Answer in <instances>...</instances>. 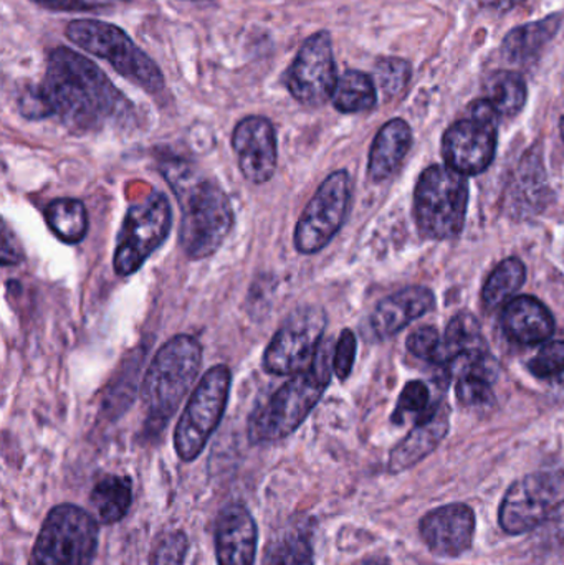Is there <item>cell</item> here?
Wrapping results in <instances>:
<instances>
[{
	"mask_svg": "<svg viewBox=\"0 0 564 565\" xmlns=\"http://www.w3.org/2000/svg\"><path fill=\"white\" fill-rule=\"evenodd\" d=\"M560 23H562V17L555 13V15L546 17L539 22L517 26L503 40V58L513 65L535 62L536 56L558 32Z\"/></svg>",
	"mask_w": 564,
	"mask_h": 565,
	"instance_id": "23",
	"label": "cell"
},
{
	"mask_svg": "<svg viewBox=\"0 0 564 565\" xmlns=\"http://www.w3.org/2000/svg\"><path fill=\"white\" fill-rule=\"evenodd\" d=\"M181 205L179 245L189 260H204L224 244L234 227V211L217 182L199 178L185 164H171L166 172Z\"/></svg>",
	"mask_w": 564,
	"mask_h": 565,
	"instance_id": "2",
	"label": "cell"
},
{
	"mask_svg": "<svg viewBox=\"0 0 564 565\" xmlns=\"http://www.w3.org/2000/svg\"><path fill=\"white\" fill-rule=\"evenodd\" d=\"M43 9L56 10V12H68V10H93L98 9L99 3L93 0H32Z\"/></svg>",
	"mask_w": 564,
	"mask_h": 565,
	"instance_id": "38",
	"label": "cell"
},
{
	"mask_svg": "<svg viewBox=\"0 0 564 565\" xmlns=\"http://www.w3.org/2000/svg\"><path fill=\"white\" fill-rule=\"evenodd\" d=\"M556 513L560 514V518H562V527H563V537H564V503L558 504V507L555 508Z\"/></svg>",
	"mask_w": 564,
	"mask_h": 565,
	"instance_id": "41",
	"label": "cell"
},
{
	"mask_svg": "<svg viewBox=\"0 0 564 565\" xmlns=\"http://www.w3.org/2000/svg\"><path fill=\"white\" fill-rule=\"evenodd\" d=\"M89 501L103 524L118 523L126 516L132 503L131 480L108 475L95 484Z\"/></svg>",
	"mask_w": 564,
	"mask_h": 565,
	"instance_id": "24",
	"label": "cell"
},
{
	"mask_svg": "<svg viewBox=\"0 0 564 565\" xmlns=\"http://www.w3.org/2000/svg\"><path fill=\"white\" fill-rule=\"evenodd\" d=\"M50 231L63 244H79L88 232V214L78 199H55L45 209Z\"/></svg>",
	"mask_w": 564,
	"mask_h": 565,
	"instance_id": "25",
	"label": "cell"
},
{
	"mask_svg": "<svg viewBox=\"0 0 564 565\" xmlns=\"http://www.w3.org/2000/svg\"><path fill=\"white\" fill-rule=\"evenodd\" d=\"M377 85L386 96H396L406 88L411 79V65L396 56H384L374 66Z\"/></svg>",
	"mask_w": 564,
	"mask_h": 565,
	"instance_id": "31",
	"label": "cell"
},
{
	"mask_svg": "<svg viewBox=\"0 0 564 565\" xmlns=\"http://www.w3.org/2000/svg\"><path fill=\"white\" fill-rule=\"evenodd\" d=\"M334 345L324 339L313 364L300 374L291 375L265 404L258 405L248 420L252 444H272L294 434L317 407L331 382Z\"/></svg>",
	"mask_w": 564,
	"mask_h": 565,
	"instance_id": "3",
	"label": "cell"
},
{
	"mask_svg": "<svg viewBox=\"0 0 564 565\" xmlns=\"http://www.w3.org/2000/svg\"><path fill=\"white\" fill-rule=\"evenodd\" d=\"M436 305L434 292L424 286H409L377 302L370 318L371 329L380 339L393 338Z\"/></svg>",
	"mask_w": 564,
	"mask_h": 565,
	"instance_id": "18",
	"label": "cell"
},
{
	"mask_svg": "<svg viewBox=\"0 0 564 565\" xmlns=\"http://www.w3.org/2000/svg\"><path fill=\"white\" fill-rule=\"evenodd\" d=\"M338 78L333 40L330 32L320 30L298 50L288 72V92L301 105L318 108L331 99Z\"/></svg>",
	"mask_w": 564,
	"mask_h": 565,
	"instance_id": "12",
	"label": "cell"
},
{
	"mask_svg": "<svg viewBox=\"0 0 564 565\" xmlns=\"http://www.w3.org/2000/svg\"><path fill=\"white\" fill-rule=\"evenodd\" d=\"M469 207V182L449 166H430L414 192V214L421 234L449 241L462 232Z\"/></svg>",
	"mask_w": 564,
	"mask_h": 565,
	"instance_id": "6",
	"label": "cell"
},
{
	"mask_svg": "<svg viewBox=\"0 0 564 565\" xmlns=\"http://www.w3.org/2000/svg\"><path fill=\"white\" fill-rule=\"evenodd\" d=\"M232 148L242 174L252 184H265L274 178L278 164L277 132L270 119L247 116L232 132Z\"/></svg>",
	"mask_w": 564,
	"mask_h": 565,
	"instance_id": "15",
	"label": "cell"
},
{
	"mask_svg": "<svg viewBox=\"0 0 564 565\" xmlns=\"http://www.w3.org/2000/svg\"><path fill=\"white\" fill-rule=\"evenodd\" d=\"M530 372L540 379H553L564 371V341L543 345L539 354L529 362Z\"/></svg>",
	"mask_w": 564,
	"mask_h": 565,
	"instance_id": "34",
	"label": "cell"
},
{
	"mask_svg": "<svg viewBox=\"0 0 564 565\" xmlns=\"http://www.w3.org/2000/svg\"><path fill=\"white\" fill-rule=\"evenodd\" d=\"M331 102L334 108L344 115L370 111L377 103L374 79L366 73L348 70L338 78Z\"/></svg>",
	"mask_w": 564,
	"mask_h": 565,
	"instance_id": "26",
	"label": "cell"
},
{
	"mask_svg": "<svg viewBox=\"0 0 564 565\" xmlns=\"http://www.w3.org/2000/svg\"><path fill=\"white\" fill-rule=\"evenodd\" d=\"M502 328L512 341L523 345L549 341L555 332V319L542 301L532 296H517L507 302Z\"/></svg>",
	"mask_w": 564,
	"mask_h": 565,
	"instance_id": "20",
	"label": "cell"
},
{
	"mask_svg": "<svg viewBox=\"0 0 564 565\" xmlns=\"http://www.w3.org/2000/svg\"><path fill=\"white\" fill-rule=\"evenodd\" d=\"M267 565H315L310 537L305 533L288 534L275 544Z\"/></svg>",
	"mask_w": 564,
	"mask_h": 565,
	"instance_id": "30",
	"label": "cell"
},
{
	"mask_svg": "<svg viewBox=\"0 0 564 565\" xmlns=\"http://www.w3.org/2000/svg\"><path fill=\"white\" fill-rule=\"evenodd\" d=\"M487 102L496 109L497 115L503 118H513L522 111L526 103V83L520 73L502 72L493 73L486 83Z\"/></svg>",
	"mask_w": 564,
	"mask_h": 565,
	"instance_id": "27",
	"label": "cell"
},
{
	"mask_svg": "<svg viewBox=\"0 0 564 565\" xmlns=\"http://www.w3.org/2000/svg\"><path fill=\"white\" fill-rule=\"evenodd\" d=\"M429 388H427V385L424 384V382H407V384L404 385L403 392H401L396 411H394L393 414L394 424H404L407 415L411 414L421 415V418H423L424 415H427L433 411V408L429 411Z\"/></svg>",
	"mask_w": 564,
	"mask_h": 565,
	"instance_id": "32",
	"label": "cell"
},
{
	"mask_svg": "<svg viewBox=\"0 0 564 565\" xmlns=\"http://www.w3.org/2000/svg\"><path fill=\"white\" fill-rule=\"evenodd\" d=\"M96 547V521L75 504H60L46 516L29 565H89Z\"/></svg>",
	"mask_w": 564,
	"mask_h": 565,
	"instance_id": "7",
	"label": "cell"
},
{
	"mask_svg": "<svg viewBox=\"0 0 564 565\" xmlns=\"http://www.w3.org/2000/svg\"><path fill=\"white\" fill-rule=\"evenodd\" d=\"M440 342H443V339H440L439 331L436 328H430V326H424L407 338V349L416 358L433 362L437 351H439Z\"/></svg>",
	"mask_w": 564,
	"mask_h": 565,
	"instance_id": "36",
	"label": "cell"
},
{
	"mask_svg": "<svg viewBox=\"0 0 564 565\" xmlns=\"http://www.w3.org/2000/svg\"><path fill=\"white\" fill-rule=\"evenodd\" d=\"M258 531L251 511L231 504L215 523V554L219 565H254Z\"/></svg>",
	"mask_w": 564,
	"mask_h": 565,
	"instance_id": "17",
	"label": "cell"
},
{
	"mask_svg": "<svg viewBox=\"0 0 564 565\" xmlns=\"http://www.w3.org/2000/svg\"><path fill=\"white\" fill-rule=\"evenodd\" d=\"M327 315L317 306L295 309L265 349L264 369L270 375H297L307 371L324 341Z\"/></svg>",
	"mask_w": 564,
	"mask_h": 565,
	"instance_id": "10",
	"label": "cell"
},
{
	"mask_svg": "<svg viewBox=\"0 0 564 565\" xmlns=\"http://www.w3.org/2000/svg\"><path fill=\"white\" fill-rule=\"evenodd\" d=\"M23 260L22 250L17 245L15 238L10 234L9 228L3 227L2 231V265L9 267V265H17Z\"/></svg>",
	"mask_w": 564,
	"mask_h": 565,
	"instance_id": "39",
	"label": "cell"
},
{
	"mask_svg": "<svg viewBox=\"0 0 564 565\" xmlns=\"http://www.w3.org/2000/svg\"><path fill=\"white\" fill-rule=\"evenodd\" d=\"M419 531L434 554L457 557L472 546L476 514L467 504H449L424 516Z\"/></svg>",
	"mask_w": 564,
	"mask_h": 565,
	"instance_id": "16",
	"label": "cell"
},
{
	"mask_svg": "<svg viewBox=\"0 0 564 565\" xmlns=\"http://www.w3.org/2000/svg\"><path fill=\"white\" fill-rule=\"evenodd\" d=\"M70 42L78 49L108 60L113 68L145 92L164 89V75L151 56L146 55L125 30L96 19L72 20L65 29Z\"/></svg>",
	"mask_w": 564,
	"mask_h": 565,
	"instance_id": "5",
	"label": "cell"
},
{
	"mask_svg": "<svg viewBox=\"0 0 564 565\" xmlns=\"http://www.w3.org/2000/svg\"><path fill=\"white\" fill-rule=\"evenodd\" d=\"M525 265L519 258H507L490 275L482 289V301L489 311L512 301L525 282Z\"/></svg>",
	"mask_w": 564,
	"mask_h": 565,
	"instance_id": "28",
	"label": "cell"
},
{
	"mask_svg": "<svg viewBox=\"0 0 564 565\" xmlns=\"http://www.w3.org/2000/svg\"><path fill=\"white\" fill-rule=\"evenodd\" d=\"M172 227L168 195L152 191L126 212L116 242L113 267L119 277L136 274L145 262L164 244Z\"/></svg>",
	"mask_w": 564,
	"mask_h": 565,
	"instance_id": "9",
	"label": "cell"
},
{
	"mask_svg": "<svg viewBox=\"0 0 564 565\" xmlns=\"http://www.w3.org/2000/svg\"><path fill=\"white\" fill-rule=\"evenodd\" d=\"M553 388H555L556 395L560 398H564V371L560 372L556 377H553Z\"/></svg>",
	"mask_w": 564,
	"mask_h": 565,
	"instance_id": "40",
	"label": "cell"
},
{
	"mask_svg": "<svg viewBox=\"0 0 564 565\" xmlns=\"http://www.w3.org/2000/svg\"><path fill=\"white\" fill-rule=\"evenodd\" d=\"M560 132H562V139L564 141V118L560 121Z\"/></svg>",
	"mask_w": 564,
	"mask_h": 565,
	"instance_id": "43",
	"label": "cell"
},
{
	"mask_svg": "<svg viewBox=\"0 0 564 565\" xmlns=\"http://www.w3.org/2000/svg\"><path fill=\"white\" fill-rule=\"evenodd\" d=\"M413 145V131L404 119H391L377 132L371 146L368 175L373 182L390 179L403 164Z\"/></svg>",
	"mask_w": 564,
	"mask_h": 565,
	"instance_id": "22",
	"label": "cell"
},
{
	"mask_svg": "<svg viewBox=\"0 0 564 565\" xmlns=\"http://www.w3.org/2000/svg\"><path fill=\"white\" fill-rule=\"evenodd\" d=\"M497 151L496 122L460 119L443 138V154L449 168L464 175H477L492 164Z\"/></svg>",
	"mask_w": 564,
	"mask_h": 565,
	"instance_id": "14",
	"label": "cell"
},
{
	"mask_svg": "<svg viewBox=\"0 0 564 565\" xmlns=\"http://www.w3.org/2000/svg\"><path fill=\"white\" fill-rule=\"evenodd\" d=\"M19 109L26 119H46L50 115L49 103L43 95L42 86H26L19 98Z\"/></svg>",
	"mask_w": 564,
	"mask_h": 565,
	"instance_id": "37",
	"label": "cell"
},
{
	"mask_svg": "<svg viewBox=\"0 0 564 565\" xmlns=\"http://www.w3.org/2000/svg\"><path fill=\"white\" fill-rule=\"evenodd\" d=\"M361 565H390L386 563V561H383V559H371V561H366V563H363Z\"/></svg>",
	"mask_w": 564,
	"mask_h": 565,
	"instance_id": "42",
	"label": "cell"
},
{
	"mask_svg": "<svg viewBox=\"0 0 564 565\" xmlns=\"http://www.w3.org/2000/svg\"><path fill=\"white\" fill-rule=\"evenodd\" d=\"M201 365L202 345L192 335H175L156 352L141 385V398L152 422L162 427L175 414L198 381Z\"/></svg>",
	"mask_w": 564,
	"mask_h": 565,
	"instance_id": "4",
	"label": "cell"
},
{
	"mask_svg": "<svg viewBox=\"0 0 564 565\" xmlns=\"http://www.w3.org/2000/svg\"><path fill=\"white\" fill-rule=\"evenodd\" d=\"M40 86L50 115L75 135L98 131L109 119L121 118L131 109L99 66L66 46L50 52Z\"/></svg>",
	"mask_w": 564,
	"mask_h": 565,
	"instance_id": "1",
	"label": "cell"
},
{
	"mask_svg": "<svg viewBox=\"0 0 564 565\" xmlns=\"http://www.w3.org/2000/svg\"><path fill=\"white\" fill-rule=\"evenodd\" d=\"M350 202V174L337 171L328 175L298 218L294 235L298 254L315 255L323 250L343 227Z\"/></svg>",
	"mask_w": 564,
	"mask_h": 565,
	"instance_id": "11",
	"label": "cell"
},
{
	"mask_svg": "<svg viewBox=\"0 0 564 565\" xmlns=\"http://www.w3.org/2000/svg\"><path fill=\"white\" fill-rule=\"evenodd\" d=\"M357 335L351 329H344L334 344L333 352V372L340 381H347L350 377L354 359H357Z\"/></svg>",
	"mask_w": 564,
	"mask_h": 565,
	"instance_id": "35",
	"label": "cell"
},
{
	"mask_svg": "<svg viewBox=\"0 0 564 565\" xmlns=\"http://www.w3.org/2000/svg\"><path fill=\"white\" fill-rule=\"evenodd\" d=\"M558 497V484L550 475H529L507 491L500 507V524L509 534H523L545 523Z\"/></svg>",
	"mask_w": 564,
	"mask_h": 565,
	"instance_id": "13",
	"label": "cell"
},
{
	"mask_svg": "<svg viewBox=\"0 0 564 565\" xmlns=\"http://www.w3.org/2000/svg\"><path fill=\"white\" fill-rule=\"evenodd\" d=\"M231 385L232 372L225 364L202 375L175 425L174 447L182 461L195 460L204 450L224 417Z\"/></svg>",
	"mask_w": 564,
	"mask_h": 565,
	"instance_id": "8",
	"label": "cell"
},
{
	"mask_svg": "<svg viewBox=\"0 0 564 565\" xmlns=\"http://www.w3.org/2000/svg\"><path fill=\"white\" fill-rule=\"evenodd\" d=\"M125 2H129V0H125Z\"/></svg>",
	"mask_w": 564,
	"mask_h": 565,
	"instance_id": "44",
	"label": "cell"
},
{
	"mask_svg": "<svg viewBox=\"0 0 564 565\" xmlns=\"http://www.w3.org/2000/svg\"><path fill=\"white\" fill-rule=\"evenodd\" d=\"M486 361L469 365V371L457 382V398L466 407H486L496 402L492 391V372Z\"/></svg>",
	"mask_w": 564,
	"mask_h": 565,
	"instance_id": "29",
	"label": "cell"
},
{
	"mask_svg": "<svg viewBox=\"0 0 564 565\" xmlns=\"http://www.w3.org/2000/svg\"><path fill=\"white\" fill-rule=\"evenodd\" d=\"M449 407L436 405L429 414L424 415L411 434L391 451L390 471L401 473L423 461L427 455L436 450L437 445L446 438L449 431Z\"/></svg>",
	"mask_w": 564,
	"mask_h": 565,
	"instance_id": "19",
	"label": "cell"
},
{
	"mask_svg": "<svg viewBox=\"0 0 564 565\" xmlns=\"http://www.w3.org/2000/svg\"><path fill=\"white\" fill-rule=\"evenodd\" d=\"M487 358H489V351H487V342L483 339L479 319L470 312L462 311L450 319L433 362L449 365L456 361H466L467 364L472 365L476 362L486 361Z\"/></svg>",
	"mask_w": 564,
	"mask_h": 565,
	"instance_id": "21",
	"label": "cell"
},
{
	"mask_svg": "<svg viewBox=\"0 0 564 565\" xmlns=\"http://www.w3.org/2000/svg\"><path fill=\"white\" fill-rule=\"evenodd\" d=\"M188 547V536L182 531H171L156 544L149 565H184Z\"/></svg>",
	"mask_w": 564,
	"mask_h": 565,
	"instance_id": "33",
	"label": "cell"
}]
</instances>
